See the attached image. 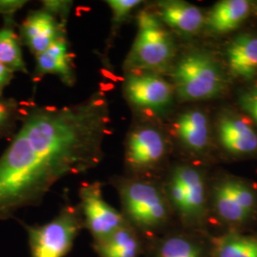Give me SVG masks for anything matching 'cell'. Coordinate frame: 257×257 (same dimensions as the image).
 <instances>
[{
	"instance_id": "obj_1",
	"label": "cell",
	"mask_w": 257,
	"mask_h": 257,
	"mask_svg": "<svg viewBox=\"0 0 257 257\" xmlns=\"http://www.w3.org/2000/svg\"><path fill=\"white\" fill-rule=\"evenodd\" d=\"M110 122L109 102L101 91L74 105L27 111L0 156V221L39 205L66 176L99 165Z\"/></svg>"
},
{
	"instance_id": "obj_2",
	"label": "cell",
	"mask_w": 257,
	"mask_h": 257,
	"mask_svg": "<svg viewBox=\"0 0 257 257\" xmlns=\"http://www.w3.org/2000/svg\"><path fill=\"white\" fill-rule=\"evenodd\" d=\"M138 32L124 70L159 74L172 68L175 56L173 37L155 13L142 11L138 17Z\"/></svg>"
},
{
	"instance_id": "obj_3",
	"label": "cell",
	"mask_w": 257,
	"mask_h": 257,
	"mask_svg": "<svg viewBox=\"0 0 257 257\" xmlns=\"http://www.w3.org/2000/svg\"><path fill=\"white\" fill-rule=\"evenodd\" d=\"M175 94L183 101L206 100L218 96L226 79L217 61L203 52L183 55L172 68Z\"/></svg>"
},
{
	"instance_id": "obj_4",
	"label": "cell",
	"mask_w": 257,
	"mask_h": 257,
	"mask_svg": "<svg viewBox=\"0 0 257 257\" xmlns=\"http://www.w3.org/2000/svg\"><path fill=\"white\" fill-rule=\"evenodd\" d=\"M126 221L142 230L156 229L165 223L169 209L165 197L154 184L137 179H117Z\"/></svg>"
},
{
	"instance_id": "obj_5",
	"label": "cell",
	"mask_w": 257,
	"mask_h": 257,
	"mask_svg": "<svg viewBox=\"0 0 257 257\" xmlns=\"http://www.w3.org/2000/svg\"><path fill=\"white\" fill-rule=\"evenodd\" d=\"M84 226L81 212L66 206L43 225H25L31 257H64L72 249Z\"/></svg>"
},
{
	"instance_id": "obj_6",
	"label": "cell",
	"mask_w": 257,
	"mask_h": 257,
	"mask_svg": "<svg viewBox=\"0 0 257 257\" xmlns=\"http://www.w3.org/2000/svg\"><path fill=\"white\" fill-rule=\"evenodd\" d=\"M123 92L134 110L151 115H160L169 110L175 94L172 83L150 72L126 73Z\"/></svg>"
},
{
	"instance_id": "obj_7",
	"label": "cell",
	"mask_w": 257,
	"mask_h": 257,
	"mask_svg": "<svg viewBox=\"0 0 257 257\" xmlns=\"http://www.w3.org/2000/svg\"><path fill=\"white\" fill-rule=\"evenodd\" d=\"M79 198L84 226L90 230L94 241L109 236L127 223L122 213L104 200L99 182L82 185Z\"/></svg>"
},
{
	"instance_id": "obj_8",
	"label": "cell",
	"mask_w": 257,
	"mask_h": 257,
	"mask_svg": "<svg viewBox=\"0 0 257 257\" xmlns=\"http://www.w3.org/2000/svg\"><path fill=\"white\" fill-rule=\"evenodd\" d=\"M168 153L164 133L149 124L128 132L125 142V163L133 171L150 170L163 161Z\"/></svg>"
},
{
	"instance_id": "obj_9",
	"label": "cell",
	"mask_w": 257,
	"mask_h": 257,
	"mask_svg": "<svg viewBox=\"0 0 257 257\" xmlns=\"http://www.w3.org/2000/svg\"><path fill=\"white\" fill-rule=\"evenodd\" d=\"M64 37V22L43 9L32 11L20 27L19 38L35 55Z\"/></svg>"
},
{
	"instance_id": "obj_10",
	"label": "cell",
	"mask_w": 257,
	"mask_h": 257,
	"mask_svg": "<svg viewBox=\"0 0 257 257\" xmlns=\"http://www.w3.org/2000/svg\"><path fill=\"white\" fill-rule=\"evenodd\" d=\"M156 15L164 25L183 36L197 34L205 21L202 11L198 7L178 0L158 2Z\"/></svg>"
},
{
	"instance_id": "obj_11",
	"label": "cell",
	"mask_w": 257,
	"mask_h": 257,
	"mask_svg": "<svg viewBox=\"0 0 257 257\" xmlns=\"http://www.w3.org/2000/svg\"><path fill=\"white\" fill-rule=\"evenodd\" d=\"M222 146L232 155H250L257 152V134L240 116L226 113L218 122Z\"/></svg>"
},
{
	"instance_id": "obj_12",
	"label": "cell",
	"mask_w": 257,
	"mask_h": 257,
	"mask_svg": "<svg viewBox=\"0 0 257 257\" xmlns=\"http://www.w3.org/2000/svg\"><path fill=\"white\" fill-rule=\"evenodd\" d=\"M36 74L38 77L55 74L65 85L74 86L75 73L65 37L57 40L46 51L36 55Z\"/></svg>"
},
{
	"instance_id": "obj_13",
	"label": "cell",
	"mask_w": 257,
	"mask_h": 257,
	"mask_svg": "<svg viewBox=\"0 0 257 257\" xmlns=\"http://www.w3.org/2000/svg\"><path fill=\"white\" fill-rule=\"evenodd\" d=\"M176 138L188 150L200 153L209 143V122L199 110H189L180 113L174 123Z\"/></svg>"
},
{
	"instance_id": "obj_14",
	"label": "cell",
	"mask_w": 257,
	"mask_h": 257,
	"mask_svg": "<svg viewBox=\"0 0 257 257\" xmlns=\"http://www.w3.org/2000/svg\"><path fill=\"white\" fill-rule=\"evenodd\" d=\"M230 74L242 79H251L257 74V37L244 34L235 37L226 50Z\"/></svg>"
},
{
	"instance_id": "obj_15",
	"label": "cell",
	"mask_w": 257,
	"mask_h": 257,
	"mask_svg": "<svg viewBox=\"0 0 257 257\" xmlns=\"http://www.w3.org/2000/svg\"><path fill=\"white\" fill-rule=\"evenodd\" d=\"M250 6L247 0H223L216 3L207 17V29L217 35L236 29L248 18Z\"/></svg>"
},
{
	"instance_id": "obj_16",
	"label": "cell",
	"mask_w": 257,
	"mask_h": 257,
	"mask_svg": "<svg viewBox=\"0 0 257 257\" xmlns=\"http://www.w3.org/2000/svg\"><path fill=\"white\" fill-rule=\"evenodd\" d=\"M173 174L182 184L185 193V209L183 216L186 219L198 217L202 213L205 205V184L200 172L190 166H178Z\"/></svg>"
},
{
	"instance_id": "obj_17",
	"label": "cell",
	"mask_w": 257,
	"mask_h": 257,
	"mask_svg": "<svg viewBox=\"0 0 257 257\" xmlns=\"http://www.w3.org/2000/svg\"><path fill=\"white\" fill-rule=\"evenodd\" d=\"M99 257H138L140 244L136 231L128 222L105 238L94 241Z\"/></svg>"
},
{
	"instance_id": "obj_18",
	"label": "cell",
	"mask_w": 257,
	"mask_h": 257,
	"mask_svg": "<svg viewBox=\"0 0 257 257\" xmlns=\"http://www.w3.org/2000/svg\"><path fill=\"white\" fill-rule=\"evenodd\" d=\"M0 62L14 73L29 74L14 19H5L4 26L0 29Z\"/></svg>"
},
{
	"instance_id": "obj_19",
	"label": "cell",
	"mask_w": 257,
	"mask_h": 257,
	"mask_svg": "<svg viewBox=\"0 0 257 257\" xmlns=\"http://www.w3.org/2000/svg\"><path fill=\"white\" fill-rule=\"evenodd\" d=\"M217 257H257V241L236 234L226 235L216 242Z\"/></svg>"
},
{
	"instance_id": "obj_20",
	"label": "cell",
	"mask_w": 257,
	"mask_h": 257,
	"mask_svg": "<svg viewBox=\"0 0 257 257\" xmlns=\"http://www.w3.org/2000/svg\"><path fill=\"white\" fill-rule=\"evenodd\" d=\"M214 206L222 219L230 223H242L248 218L247 213L239 206L226 185L219 184L214 191Z\"/></svg>"
},
{
	"instance_id": "obj_21",
	"label": "cell",
	"mask_w": 257,
	"mask_h": 257,
	"mask_svg": "<svg viewBox=\"0 0 257 257\" xmlns=\"http://www.w3.org/2000/svg\"><path fill=\"white\" fill-rule=\"evenodd\" d=\"M200 255V249L189 239L173 236L163 241L156 257H192Z\"/></svg>"
},
{
	"instance_id": "obj_22",
	"label": "cell",
	"mask_w": 257,
	"mask_h": 257,
	"mask_svg": "<svg viewBox=\"0 0 257 257\" xmlns=\"http://www.w3.org/2000/svg\"><path fill=\"white\" fill-rule=\"evenodd\" d=\"M19 103L15 98L0 96V138H6L16 130L21 120Z\"/></svg>"
},
{
	"instance_id": "obj_23",
	"label": "cell",
	"mask_w": 257,
	"mask_h": 257,
	"mask_svg": "<svg viewBox=\"0 0 257 257\" xmlns=\"http://www.w3.org/2000/svg\"><path fill=\"white\" fill-rule=\"evenodd\" d=\"M107 5L111 10V29H110V41H113L116 37L119 28L127 21L132 12L142 4L140 0H106Z\"/></svg>"
},
{
	"instance_id": "obj_24",
	"label": "cell",
	"mask_w": 257,
	"mask_h": 257,
	"mask_svg": "<svg viewBox=\"0 0 257 257\" xmlns=\"http://www.w3.org/2000/svg\"><path fill=\"white\" fill-rule=\"evenodd\" d=\"M225 182L234 200L249 217L256 205L255 194L252 190L246 184L237 180H227Z\"/></svg>"
},
{
	"instance_id": "obj_25",
	"label": "cell",
	"mask_w": 257,
	"mask_h": 257,
	"mask_svg": "<svg viewBox=\"0 0 257 257\" xmlns=\"http://www.w3.org/2000/svg\"><path fill=\"white\" fill-rule=\"evenodd\" d=\"M168 195L176 211L182 216L185 209V193L182 184L174 174L171 175L168 183Z\"/></svg>"
},
{
	"instance_id": "obj_26",
	"label": "cell",
	"mask_w": 257,
	"mask_h": 257,
	"mask_svg": "<svg viewBox=\"0 0 257 257\" xmlns=\"http://www.w3.org/2000/svg\"><path fill=\"white\" fill-rule=\"evenodd\" d=\"M239 106L257 124V84L239 95Z\"/></svg>"
},
{
	"instance_id": "obj_27",
	"label": "cell",
	"mask_w": 257,
	"mask_h": 257,
	"mask_svg": "<svg viewBox=\"0 0 257 257\" xmlns=\"http://www.w3.org/2000/svg\"><path fill=\"white\" fill-rule=\"evenodd\" d=\"M42 5H43L42 9L51 13L57 19L61 18V20L65 22L73 6V1L45 0L42 2Z\"/></svg>"
},
{
	"instance_id": "obj_28",
	"label": "cell",
	"mask_w": 257,
	"mask_h": 257,
	"mask_svg": "<svg viewBox=\"0 0 257 257\" xmlns=\"http://www.w3.org/2000/svg\"><path fill=\"white\" fill-rule=\"evenodd\" d=\"M26 4V0H0V16L4 19H14L17 12Z\"/></svg>"
},
{
	"instance_id": "obj_29",
	"label": "cell",
	"mask_w": 257,
	"mask_h": 257,
	"mask_svg": "<svg viewBox=\"0 0 257 257\" xmlns=\"http://www.w3.org/2000/svg\"><path fill=\"white\" fill-rule=\"evenodd\" d=\"M14 74V72L0 62V96L3 94L5 88L12 82Z\"/></svg>"
},
{
	"instance_id": "obj_30",
	"label": "cell",
	"mask_w": 257,
	"mask_h": 257,
	"mask_svg": "<svg viewBox=\"0 0 257 257\" xmlns=\"http://www.w3.org/2000/svg\"><path fill=\"white\" fill-rule=\"evenodd\" d=\"M192 257H201L200 255H195V256H192Z\"/></svg>"
},
{
	"instance_id": "obj_31",
	"label": "cell",
	"mask_w": 257,
	"mask_h": 257,
	"mask_svg": "<svg viewBox=\"0 0 257 257\" xmlns=\"http://www.w3.org/2000/svg\"><path fill=\"white\" fill-rule=\"evenodd\" d=\"M255 12H256V14H257V5H256V6H255Z\"/></svg>"
}]
</instances>
